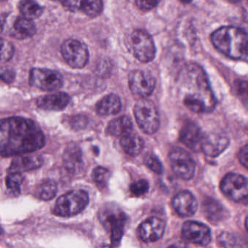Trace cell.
<instances>
[{
	"mask_svg": "<svg viewBox=\"0 0 248 248\" xmlns=\"http://www.w3.org/2000/svg\"><path fill=\"white\" fill-rule=\"evenodd\" d=\"M45 135L30 119L14 117L3 119L0 124V152L2 156L32 153L44 147Z\"/></svg>",
	"mask_w": 248,
	"mask_h": 248,
	"instance_id": "6da1fadb",
	"label": "cell"
},
{
	"mask_svg": "<svg viewBox=\"0 0 248 248\" xmlns=\"http://www.w3.org/2000/svg\"><path fill=\"white\" fill-rule=\"evenodd\" d=\"M180 92L184 105L196 113L208 112L216 107V98L204 71L196 64H188L180 72Z\"/></svg>",
	"mask_w": 248,
	"mask_h": 248,
	"instance_id": "7a4b0ae2",
	"label": "cell"
},
{
	"mask_svg": "<svg viewBox=\"0 0 248 248\" xmlns=\"http://www.w3.org/2000/svg\"><path fill=\"white\" fill-rule=\"evenodd\" d=\"M214 47L227 57L244 60L248 57V35L236 27H223L211 35Z\"/></svg>",
	"mask_w": 248,
	"mask_h": 248,
	"instance_id": "3957f363",
	"label": "cell"
},
{
	"mask_svg": "<svg viewBox=\"0 0 248 248\" xmlns=\"http://www.w3.org/2000/svg\"><path fill=\"white\" fill-rule=\"evenodd\" d=\"M88 203L89 196L86 191L74 190L58 199L53 213L60 217H72L83 211Z\"/></svg>",
	"mask_w": 248,
	"mask_h": 248,
	"instance_id": "277c9868",
	"label": "cell"
},
{
	"mask_svg": "<svg viewBox=\"0 0 248 248\" xmlns=\"http://www.w3.org/2000/svg\"><path fill=\"white\" fill-rule=\"evenodd\" d=\"M133 112L136 123L143 133L152 135L158 131L160 125L159 113L152 101L140 100L135 105Z\"/></svg>",
	"mask_w": 248,
	"mask_h": 248,
	"instance_id": "5b68a950",
	"label": "cell"
},
{
	"mask_svg": "<svg viewBox=\"0 0 248 248\" xmlns=\"http://www.w3.org/2000/svg\"><path fill=\"white\" fill-rule=\"evenodd\" d=\"M98 217L104 228L111 233V242L115 245L120 243L127 219L124 212L111 204L101 210Z\"/></svg>",
	"mask_w": 248,
	"mask_h": 248,
	"instance_id": "8992f818",
	"label": "cell"
},
{
	"mask_svg": "<svg viewBox=\"0 0 248 248\" xmlns=\"http://www.w3.org/2000/svg\"><path fill=\"white\" fill-rule=\"evenodd\" d=\"M220 189L235 202L248 205V178L236 173H229L220 183Z\"/></svg>",
	"mask_w": 248,
	"mask_h": 248,
	"instance_id": "52a82bcc",
	"label": "cell"
},
{
	"mask_svg": "<svg viewBox=\"0 0 248 248\" xmlns=\"http://www.w3.org/2000/svg\"><path fill=\"white\" fill-rule=\"evenodd\" d=\"M130 43L135 57L142 63L152 62L156 55V47L152 37L143 30L132 33Z\"/></svg>",
	"mask_w": 248,
	"mask_h": 248,
	"instance_id": "ba28073f",
	"label": "cell"
},
{
	"mask_svg": "<svg viewBox=\"0 0 248 248\" xmlns=\"http://www.w3.org/2000/svg\"><path fill=\"white\" fill-rule=\"evenodd\" d=\"M62 54L66 63L75 69H82L89 60V52L85 43L79 40H66L62 44Z\"/></svg>",
	"mask_w": 248,
	"mask_h": 248,
	"instance_id": "9c48e42d",
	"label": "cell"
},
{
	"mask_svg": "<svg viewBox=\"0 0 248 248\" xmlns=\"http://www.w3.org/2000/svg\"><path fill=\"white\" fill-rule=\"evenodd\" d=\"M30 84L43 91H53L63 86V79L56 71L35 68L30 72Z\"/></svg>",
	"mask_w": 248,
	"mask_h": 248,
	"instance_id": "30bf717a",
	"label": "cell"
},
{
	"mask_svg": "<svg viewBox=\"0 0 248 248\" xmlns=\"http://www.w3.org/2000/svg\"><path fill=\"white\" fill-rule=\"evenodd\" d=\"M169 158L171 168L177 176L186 181L194 177L196 165L188 152L184 149H174L170 154Z\"/></svg>",
	"mask_w": 248,
	"mask_h": 248,
	"instance_id": "8fae6325",
	"label": "cell"
},
{
	"mask_svg": "<svg viewBox=\"0 0 248 248\" xmlns=\"http://www.w3.org/2000/svg\"><path fill=\"white\" fill-rule=\"evenodd\" d=\"M128 84L133 94L146 98L153 93L156 81L154 77L148 72L136 70L130 72L129 75Z\"/></svg>",
	"mask_w": 248,
	"mask_h": 248,
	"instance_id": "7c38bea8",
	"label": "cell"
},
{
	"mask_svg": "<svg viewBox=\"0 0 248 248\" xmlns=\"http://www.w3.org/2000/svg\"><path fill=\"white\" fill-rule=\"evenodd\" d=\"M182 234L188 242L205 246L211 241V232L206 225L188 220L183 225Z\"/></svg>",
	"mask_w": 248,
	"mask_h": 248,
	"instance_id": "4fadbf2b",
	"label": "cell"
},
{
	"mask_svg": "<svg viewBox=\"0 0 248 248\" xmlns=\"http://www.w3.org/2000/svg\"><path fill=\"white\" fill-rule=\"evenodd\" d=\"M165 230V221L159 217H152L141 223L138 229V233L143 242H154L163 236Z\"/></svg>",
	"mask_w": 248,
	"mask_h": 248,
	"instance_id": "5bb4252c",
	"label": "cell"
},
{
	"mask_svg": "<svg viewBox=\"0 0 248 248\" xmlns=\"http://www.w3.org/2000/svg\"><path fill=\"white\" fill-rule=\"evenodd\" d=\"M172 206L179 216L190 217L197 211L198 202L192 193L188 191H182L174 197Z\"/></svg>",
	"mask_w": 248,
	"mask_h": 248,
	"instance_id": "9a60e30c",
	"label": "cell"
},
{
	"mask_svg": "<svg viewBox=\"0 0 248 248\" xmlns=\"http://www.w3.org/2000/svg\"><path fill=\"white\" fill-rule=\"evenodd\" d=\"M229 144L227 137L217 133L204 135L202 143L201 150L207 156L216 157L226 150Z\"/></svg>",
	"mask_w": 248,
	"mask_h": 248,
	"instance_id": "2e32d148",
	"label": "cell"
},
{
	"mask_svg": "<svg viewBox=\"0 0 248 248\" xmlns=\"http://www.w3.org/2000/svg\"><path fill=\"white\" fill-rule=\"evenodd\" d=\"M204 136L199 126L192 122H188L183 126L180 138L187 147L194 152H198L201 149Z\"/></svg>",
	"mask_w": 248,
	"mask_h": 248,
	"instance_id": "e0dca14e",
	"label": "cell"
},
{
	"mask_svg": "<svg viewBox=\"0 0 248 248\" xmlns=\"http://www.w3.org/2000/svg\"><path fill=\"white\" fill-rule=\"evenodd\" d=\"M71 98L65 93H56L39 97L37 105L41 109L47 111H62L70 102Z\"/></svg>",
	"mask_w": 248,
	"mask_h": 248,
	"instance_id": "ac0fdd59",
	"label": "cell"
},
{
	"mask_svg": "<svg viewBox=\"0 0 248 248\" xmlns=\"http://www.w3.org/2000/svg\"><path fill=\"white\" fill-rule=\"evenodd\" d=\"M65 168L71 173L80 172L83 167L82 152L77 144H69L65 149L63 155Z\"/></svg>",
	"mask_w": 248,
	"mask_h": 248,
	"instance_id": "d6986e66",
	"label": "cell"
},
{
	"mask_svg": "<svg viewBox=\"0 0 248 248\" xmlns=\"http://www.w3.org/2000/svg\"><path fill=\"white\" fill-rule=\"evenodd\" d=\"M43 158L40 155H26L16 158L10 165V172H23L34 170L43 165Z\"/></svg>",
	"mask_w": 248,
	"mask_h": 248,
	"instance_id": "ffe728a7",
	"label": "cell"
},
{
	"mask_svg": "<svg viewBox=\"0 0 248 248\" xmlns=\"http://www.w3.org/2000/svg\"><path fill=\"white\" fill-rule=\"evenodd\" d=\"M122 102L120 97L115 94L106 95L96 105V111L102 116L114 115L120 112Z\"/></svg>",
	"mask_w": 248,
	"mask_h": 248,
	"instance_id": "44dd1931",
	"label": "cell"
},
{
	"mask_svg": "<svg viewBox=\"0 0 248 248\" xmlns=\"http://www.w3.org/2000/svg\"><path fill=\"white\" fill-rule=\"evenodd\" d=\"M120 145L126 154L130 156H137L141 153L144 147V142L137 135L130 133L122 136Z\"/></svg>",
	"mask_w": 248,
	"mask_h": 248,
	"instance_id": "7402d4cb",
	"label": "cell"
},
{
	"mask_svg": "<svg viewBox=\"0 0 248 248\" xmlns=\"http://www.w3.org/2000/svg\"><path fill=\"white\" fill-rule=\"evenodd\" d=\"M133 123L127 116H122L110 122L107 127V133L113 136H123L132 133Z\"/></svg>",
	"mask_w": 248,
	"mask_h": 248,
	"instance_id": "603a6c76",
	"label": "cell"
},
{
	"mask_svg": "<svg viewBox=\"0 0 248 248\" xmlns=\"http://www.w3.org/2000/svg\"><path fill=\"white\" fill-rule=\"evenodd\" d=\"M14 30L18 38L33 37L36 34L37 28L32 20L26 17H18L14 23Z\"/></svg>",
	"mask_w": 248,
	"mask_h": 248,
	"instance_id": "cb8c5ba5",
	"label": "cell"
},
{
	"mask_svg": "<svg viewBox=\"0 0 248 248\" xmlns=\"http://www.w3.org/2000/svg\"><path fill=\"white\" fill-rule=\"evenodd\" d=\"M18 9L23 16L31 20L38 18L43 13V7L34 0H21Z\"/></svg>",
	"mask_w": 248,
	"mask_h": 248,
	"instance_id": "d4e9b609",
	"label": "cell"
},
{
	"mask_svg": "<svg viewBox=\"0 0 248 248\" xmlns=\"http://www.w3.org/2000/svg\"><path fill=\"white\" fill-rule=\"evenodd\" d=\"M57 191V184L52 180H47L43 181L37 187L35 195L40 200L48 201L54 198Z\"/></svg>",
	"mask_w": 248,
	"mask_h": 248,
	"instance_id": "484cf974",
	"label": "cell"
},
{
	"mask_svg": "<svg viewBox=\"0 0 248 248\" xmlns=\"http://www.w3.org/2000/svg\"><path fill=\"white\" fill-rule=\"evenodd\" d=\"M204 211L209 220L212 221H218L224 216V209L220 203L213 200L204 202Z\"/></svg>",
	"mask_w": 248,
	"mask_h": 248,
	"instance_id": "4316f807",
	"label": "cell"
},
{
	"mask_svg": "<svg viewBox=\"0 0 248 248\" xmlns=\"http://www.w3.org/2000/svg\"><path fill=\"white\" fill-rule=\"evenodd\" d=\"M104 4L102 0H80L79 9L88 16L95 18L102 12Z\"/></svg>",
	"mask_w": 248,
	"mask_h": 248,
	"instance_id": "83f0119b",
	"label": "cell"
},
{
	"mask_svg": "<svg viewBox=\"0 0 248 248\" xmlns=\"http://www.w3.org/2000/svg\"><path fill=\"white\" fill-rule=\"evenodd\" d=\"M23 182L24 177L21 172H11L5 180L7 188L16 195H18L21 192V186Z\"/></svg>",
	"mask_w": 248,
	"mask_h": 248,
	"instance_id": "f1b7e54d",
	"label": "cell"
},
{
	"mask_svg": "<svg viewBox=\"0 0 248 248\" xmlns=\"http://www.w3.org/2000/svg\"><path fill=\"white\" fill-rule=\"evenodd\" d=\"M111 177V172L107 168L98 166L93 170V178L94 182L100 187H104L108 184Z\"/></svg>",
	"mask_w": 248,
	"mask_h": 248,
	"instance_id": "f546056e",
	"label": "cell"
},
{
	"mask_svg": "<svg viewBox=\"0 0 248 248\" xmlns=\"http://www.w3.org/2000/svg\"><path fill=\"white\" fill-rule=\"evenodd\" d=\"M144 163L151 170L155 173L161 174L163 171V167L157 156L153 154H148L144 158Z\"/></svg>",
	"mask_w": 248,
	"mask_h": 248,
	"instance_id": "4dcf8cb0",
	"label": "cell"
},
{
	"mask_svg": "<svg viewBox=\"0 0 248 248\" xmlns=\"http://www.w3.org/2000/svg\"><path fill=\"white\" fill-rule=\"evenodd\" d=\"M130 190L136 197L145 195L149 190V182L145 179L139 180L130 185Z\"/></svg>",
	"mask_w": 248,
	"mask_h": 248,
	"instance_id": "1f68e13d",
	"label": "cell"
},
{
	"mask_svg": "<svg viewBox=\"0 0 248 248\" xmlns=\"http://www.w3.org/2000/svg\"><path fill=\"white\" fill-rule=\"evenodd\" d=\"M14 54V46L8 41L2 40L1 42V60L8 62L12 59Z\"/></svg>",
	"mask_w": 248,
	"mask_h": 248,
	"instance_id": "d6a6232c",
	"label": "cell"
},
{
	"mask_svg": "<svg viewBox=\"0 0 248 248\" xmlns=\"http://www.w3.org/2000/svg\"><path fill=\"white\" fill-rule=\"evenodd\" d=\"M160 0H136L138 8L142 11H150L157 6Z\"/></svg>",
	"mask_w": 248,
	"mask_h": 248,
	"instance_id": "836d02e7",
	"label": "cell"
},
{
	"mask_svg": "<svg viewBox=\"0 0 248 248\" xmlns=\"http://www.w3.org/2000/svg\"><path fill=\"white\" fill-rule=\"evenodd\" d=\"M237 92L244 104L248 108V82H240L237 85Z\"/></svg>",
	"mask_w": 248,
	"mask_h": 248,
	"instance_id": "e575fe53",
	"label": "cell"
},
{
	"mask_svg": "<svg viewBox=\"0 0 248 248\" xmlns=\"http://www.w3.org/2000/svg\"><path fill=\"white\" fill-rule=\"evenodd\" d=\"M16 78V72L14 69L3 67L1 69V78L5 83H12Z\"/></svg>",
	"mask_w": 248,
	"mask_h": 248,
	"instance_id": "d590c367",
	"label": "cell"
},
{
	"mask_svg": "<svg viewBox=\"0 0 248 248\" xmlns=\"http://www.w3.org/2000/svg\"><path fill=\"white\" fill-rule=\"evenodd\" d=\"M238 156L240 163L248 170V144L245 145L240 149Z\"/></svg>",
	"mask_w": 248,
	"mask_h": 248,
	"instance_id": "8d00e7d4",
	"label": "cell"
},
{
	"mask_svg": "<svg viewBox=\"0 0 248 248\" xmlns=\"http://www.w3.org/2000/svg\"><path fill=\"white\" fill-rule=\"evenodd\" d=\"M53 1L59 2L63 6L69 8L71 10L77 9L79 8V5H80V1L79 0H53Z\"/></svg>",
	"mask_w": 248,
	"mask_h": 248,
	"instance_id": "74e56055",
	"label": "cell"
},
{
	"mask_svg": "<svg viewBox=\"0 0 248 248\" xmlns=\"http://www.w3.org/2000/svg\"><path fill=\"white\" fill-rule=\"evenodd\" d=\"M180 1L184 4H188L190 3V2H191L192 0H180Z\"/></svg>",
	"mask_w": 248,
	"mask_h": 248,
	"instance_id": "f35d334b",
	"label": "cell"
},
{
	"mask_svg": "<svg viewBox=\"0 0 248 248\" xmlns=\"http://www.w3.org/2000/svg\"><path fill=\"white\" fill-rule=\"evenodd\" d=\"M245 227H246L247 232H248V216L247 217L246 220H245Z\"/></svg>",
	"mask_w": 248,
	"mask_h": 248,
	"instance_id": "ab89813d",
	"label": "cell"
}]
</instances>
